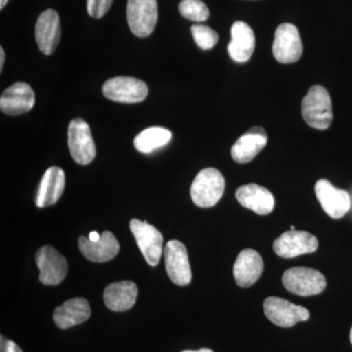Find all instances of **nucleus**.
Returning a JSON list of instances; mask_svg holds the SVG:
<instances>
[{
  "instance_id": "ddd939ff",
  "label": "nucleus",
  "mask_w": 352,
  "mask_h": 352,
  "mask_svg": "<svg viewBox=\"0 0 352 352\" xmlns=\"http://www.w3.org/2000/svg\"><path fill=\"white\" fill-rule=\"evenodd\" d=\"M315 193L326 214L333 219H342L351 208L349 194L336 188L328 180H318L315 184Z\"/></svg>"
},
{
  "instance_id": "a878e982",
  "label": "nucleus",
  "mask_w": 352,
  "mask_h": 352,
  "mask_svg": "<svg viewBox=\"0 0 352 352\" xmlns=\"http://www.w3.org/2000/svg\"><path fill=\"white\" fill-rule=\"evenodd\" d=\"M191 32L197 45L204 50H212L219 41V34L208 25H193Z\"/></svg>"
},
{
  "instance_id": "f03ea898",
  "label": "nucleus",
  "mask_w": 352,
  "mask_h": 352,
  "mask_svg": "<svg viewBox=\"0 0 352 352\" xmlns=\"http://www.w3.org/2000/svg\"><path fill=\"white\" fill-rule=\"evenodd\" d=\"M226 190L223 175L215 168H206L197 175L191 185L192 201L201 208L214 207Z\"/></svg>"
},
{
  "instance_id": "a211bd4d",
  "label": "nucleus",
  "mask_w": 352,
  "mask_h": 352,
  "mask_svg": "<svg viewBox=\"0 0 352 352\" xmlns=\"http://www.w3.org/2000/svg\"><path fill=\"white\" fill-rule=\"evenodd\" d=\"M78 247L85 258L94 263H105L117 256L120 244L110 231H104L101 239L94 242L87 237H80Z\"/></svg>"
},
{
  "instance_id": "cd10ccee",
  "label": "nucleus",
  "mask_w": 352,
  "mask_h": 352,
  "mask_svg": "<svg viewBox=\"0 0 352 352\" xmlns=\"http://www.w3.org/2000/svg\"><path fill=\"white\" fill-rule=\"evenodd\" d=\"M1 352H23L19 346L12 342L7 340L3 336H1Z\"/></svg>"
},
{
  "instance_id": "39448f33",
  "label": "nucleus",
  "mask_w": 352,
  "mask_h": 352,
  "mask_svg": "<svg viewBox=\"0 0 352 352\" xmlns=\"http://www.w3.org/2000/svg\"><path fill=\"white\" fill-rule=\"evenodd\" d=\"M68 145L71 156L76 164L85 166L94 161L96 156V147L90 127L85 120L76 118L69 122Z\"/></svg>"
},
{
  "instance_id": "72a5a7b5",
  "label": "nucleus",
  "mask_w": 352,
  "mask_h": 352,
  "mask_svg": "<svg viewBox=\"0 0 352 352\" xmlns=\"http://www.w3.org/2000/svg\"><path fill=\"white\" fill-rule=\"evenodd\" d=\"M291 230L292 231L296 230V227L295 226H291Z\"/></svg>"
},
{
  "instance_id": "f8f14e48",
  "label": "nucleus",
  "mask_w": 352,
  "mask_h": 352,
  "mask_svg": "<svg viewBox=\"0 0 352 352\" xmlns=\"http://www.w3.org/2000/svg\"><path fill=\"white\" fill-rule=\"evenodd\" d=\"M36 261L41 274L39 280L44 285L61 283L68 272L67 259L50 245L41 248L36 254Z\"/></svg>"
},
{
  "instance_id": "6e6552de",
  "label": "nucleus",
  "mask_w": 352,
  "mask_h": 352,
  "mask_svg": "<svg viewBox=\"0 0 352 352\" xmlns=\"http://www.w3.org/2000/svg\"><path fill=\"white\" fill-rule=\"evenodd\" d=\"M272 51L275 59L280 63H295L300 59L303 46L296 25L285 23L277 28Z\"/></svg>"
},
{
  "instance_id": "aec40b11",
  "label": "nucleus",
  "mask_w": 352,
  "mask_h": 352,
  "mask_svg": "<svg viewBox=\"0 0 352 352\" xmlns=\"http://www.w3.org/2000/svg\"><path fill=\"white\" fill-rule=\"evenodd\" d=\"M236 198L243 207L259 215L270 214L274 208V197L271 192L254 183L238 188Z\"/></svg>"
},
{
  "instance_id": "5701e85b",
  "label": "nucleus",
  "mask_w": 352,
  "mask_h": 352,
  "mask_svg": "<svg viewBox=\"0 0 352 352\" xmlns=\"http://www.w3.org/2000/svg\"><path fill=\"white\" fill-rule=\"evenodd\" d=\"M138 296V289L134 282H116L109 285L104 291V302L113 311H126L133 307Z\"/></svg>"
},
{
  "instance_id": "7ed1b4c3",
  "label": "nucleus",
  "mask_w": 352,
  "mask_h": 352,
  "mask_svg": "<svg viewBox=\"0 0 352 352\" xmlns=\"http://www.w3.org/2000/svg\"><path fill=\"white\" fill-rule=\"evenodd\" d=\"M282 281L289 293L300 296L318 295L327 286L325 277L321 272L307 267H295L287 270Z\"/></svg>"
},
{
  "instance_id": "f3484780",
  "label": "nucleus",
  "mask_w": 352,
  "mask_h": 352,
  "mask_svg": "<svg viewBox=\"0 0 352 352\" xmlns=\"http://www.w3.org/2000/svg\"><path fill=\"white\" fill-rule=\"evenodd\" d=\"M267 144V134L263 127H252L241 136L231 149V156L236 163L252 162Z\"/></svg>"
},
{
  "instance_id": "9d476101",
  "label": "nucleus",
  "mask_w": 352,
  "mask_h": 352,
  "mask_svg": "<svg viewBox=\"0 0 352 352\" xmlns=\"http://www.w3.org/2000/svg\"><path fill=\"white\" fill-rule=\"evenodd\" d=\"M166 270L168 277L178 286H186L192 279L188 252L179 241L171 240L164 250Z\"/></svg>"
},
{
  "instance_id": "423d86ee",
  "label": "nucleus",
  "mask_w": 352,
  "mask_h": 352,
  "mask_svg": "<svg viewBox=\"0 0 352 352\" xmlns=\"http://www.w3.org/2000/svg\"><path fill=\"white\" fill-rule=\"evenodd\" d=\"M127 23L138 38H147L157 22V0H127Z\"/></svg>"
},
{
  "instance_id": "2eb2a0df",
  "label": "nucleus",
  "mask_w": 352,
  "mask_h": 352,
  "mask_svg": "<svg viewBox=\"0 0 352 352\" xmlns=\"http://www.w3.org/2000/svg\"><path fill=\"white\" fill-rule=\"evenodd\" d=\"M36 103V95L28 83L17 82L4 90L0 97V109L9 116L30 112Z\"/></svg>"
},
{
  "instance_id": "2f4dec72",
  "label": "nucleus",
  "mask_w": 352,
  "mask_h": 352,
  "mask_svg": "<svg viewBox=\"0 0 352 352\" xmlns=\"http://www.w3.org/2000/svg\"><path fill=\"white\" fill-rule=\"evenodd\" d=\"M7 2H8V0H0V9L1 10L6 6Z\"/></svg>"
},
{
  "instance_id": "c756f323",
  "label": "nucleus",
  "mask_w": 352,
  "mask_h": 352,
  "mask_svg": "<svg viewBox=\"0 0 352 352\" xmlns=\"http://www.w3.org/2000/svg\"><path fill=\"white\" fill-rule=\"evenodd\" d=\"M88 239L94 241V242H96V241L101 239V235H99L98 232H96V231H92V232H90Z\"/></svg>"
},
{
  "instance_id": "4be33fe9",
  "label": "nucleus",
  "mask_w": 352,
  "mask_h": 352,
  "mask_svg": "<svg viewBox=\"0 0 352 352\" xmlns=\"http://www.w3.org/2000/svg\"><path fill=\"white\" fill-rule=\"evenodd\" d=\"M91 315L89 303L83 298H71L53 312V320L58 327L69 329L82 324Z\"/></svg>"
},
{
  "instance_id": "0eeeda50",
  "label": "nucleus",
  "mask_w": 352,
  "mask_h": 352,
  "mask_svg": "<svg viewBox=\"0 0 352 352\" xmlns=\"http://www.w3.org/2000/svg\"><path fill=\"white\" fill-rule=\"evenodd\" d=\"M264 314L273 324L282 328H291L298 322L307 321L310 314L307 308L294 305L277 296H270L263 303Z\"/></svg>"
},
{
  "instance_id": "9b49d317",
  "label": "nucleus",
  "mask_w": 352,
  "mask_h": 352,
  "mask_svg": "<svg viewBox=\"0 0 352 352\" xmlns=\"http://www.w3.org/2000/svg\"><path fill=\"white\" fill-rule=\"evenodd\" d=\"M318 240L312 234L289 230L274 241L273 250L281 258H293L314 252L318 249Z\"/></svg>"
},
{
  "instance_id": "20e7f679",
  "label": "nucleus",
  "mask_w": 352,
  "mask_h": 352,
  "mask_svg": "<svg viewBox=\"0 0 352 352\" xmlns=\"http://www.w3.org/2000/svg\"><path fill=\"white\" fill-rule=\"evenodd\" d=\"M104 96L119 103L134 104L144 101L147 97V85L132 76H115L104 83Z\"/></svg>"
},
{
  "instance_id": "4468645a",
  "label": "nucleus",
  "mask_w": 352,
  "mask_h": 352,
  "mask_svg": "<svg viewBox=\"0 0 352 352\" xmlns=\"http://www.w3.org/2000/svg\"><path fill=\"white\" fill-rule=\"evenodd\" d=\"M34 34L39 50L45 55L52 54L61 38V24L56 11L47 9L39 15Z\"/></svg>"
},
{
  "instance_id": "6ab92c4d",
  "label": "nucleus",
  "mask_w": 352,
  "mask_h": 352,
  "mask_svg": "<svg viewBox=\"0 0 352 352\" xmlns=\"http://www.w3.org/2000/svg\"><path fill=\"white\" fill-rule=\"evenodd\" d=\"M231 39L228 44L229 56L238 63L249 61L256 47V38L247 23L237 21L231 28Z\"/></svg>"
},
{
  "instance_id": "dca6fc26",
  "label": "nucleus",
  "mask_w": 352,
  "mask_h": 352,
  "mask_svg": "<svg viewBox=\"0 0 352 352\" xmlns=\"http://www.w3.org/2000/svg\"><path fill=\"white\" fill-rule=\"evenodd\" d=\"M263 271V258L258 252L252 249L240 252L233 268L236 283L241 288L252 286L261 278Z\"/></svg>"
},
{
  "instance_id": "c85d7f7f",
  "label": "nucleus",
  "mask_w": 352,
  "mask_h": 352,
  "mask_svg": "<svg viewBox=\"0 0 352 352\" xmlns=\"http://www.w3.org/2000/svg\"><path fill=\"white\" fill-rule=\"evenodd\" d=\"M4 61H6V52H4L3 48L0 47V72H2V69H3Z\"/></svg>"
},
{
  "instance_id": "f257e3e1",
  "label": "nucleus",
  "mask_w": 352,
  "mask_h": 352,
  "mask_svg": "<svg viewBox=\"0 0 352 352\" xmlns=\"http://www.w3.org/2000/svg\"><path fill=\"white\" fill-rule=\"evenodd\" d=\"M303 120L314 129L325 131L333 122L332 101L327 89L314 85L302 102Z\"/></svg>"
},
{
  "instance_id": "412c9836",
  "label": "nucleus",
  "mask_w": 352,
  "mask_h": 352,
  "mask_svg": "<svg viewBox=\"0 0 352 352\" xmlns=\"http://www.w3.org/2000/svg\"><path fill=\"white\" fill-rule=\"evenodd\" d=\"M65 173L62 168L52 166L44 173L36 196V205L45 208L54 205L61 198L65 188Z\"/></svg>"
},
{
  "instance_id": "1a4fd4ad",
  "label": "nucleus",
  "mask_w": 352,
  "mask_h": 352,
  "mask_svg": "<svg viewBox=\"0 0 352 352\" xmlns=\"http://www.w3.org/2000/svg\"><path fill=\"white\" fill-rule=\"evenodd\" d=\"M131 230L146 261L151 266L160 263L163 254V235L147 221L132 219Z\"/></svg>"
},
{
  "instance_id": "b1692460",
  "label": "nucleus",
  "mask_w": 352,
  "mask_h": 352,
  "mask_svg": "<svg viewBox=\"0 0 352 352\" xmlns=\"http://www.w3.org/2000/svg\"><path fill=\"white\" fill-rule=\"evenodd\" d=\"M171 138L173 135L168 129L160 126L149 127L136 136L134 139V147L139 152L150 154L168 145Z\"/></svg>"
},
{
  "instance_id": "393cba45",
  "label": "nucleus",
  "mask_w": 352,
  "mask_h": 352,
  "mask_svg": "<svg viewBox=\"0 0 352 352\" xmlns=\"http://www.w3.org/2000/svg\"><path fill=\"white\" fill-rule=\"evenodd\" d=\"M179 12L183 17L194 22H205L210 17L208 6L201 0H182Z\"/></svg>"
},
{
  "instance_id": "473e14b6",
  "label": "nucleus",
  "mask_w": 352,
  "mask_h": 352,
  "mask_svg": "<svg viewBox=\"0 0 352 352\" xmlns=\"http://www.w3.org/2000/svg\"><path fill=\"white\" fill-rule=\"evenodd\" d=\"M349 339H351V342L352 344V327H351V335H349Z\"/></svg>"
},
{
  "instance_id": "7c9ffc66",
  "label": "nucleus",
  "mask_w": 352,
  "mask_h": 352,
  "mask_svg": "<svg viewBox=\"0 0 352 352\" xmlns=\"http://www.w3.org/2000/svg\"><path fill=\"white\" fill-rule=\"evenodd\" d=\"M182 352H214L210 349H201L199 351H184Z\"/></svg>"
},
{
  "instance_id": "bb28decb",
  "label": "nucleus",
  "mask_w": 352,
  "mask_h": 352,
  "mask_svg": "<svg viewBox=\"0 0 352 352\" xmlns=\"http://www.w3.org/2000/svg\"><path fill=\"white\" fill-rule=\"evenodd\" d=\"M113 0H87V12L91 17H103L112 6Z\"/></svg>"
}]
</instances>
